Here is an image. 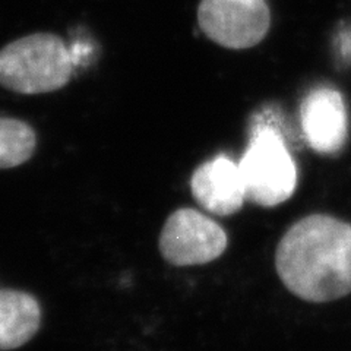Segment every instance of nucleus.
Masks as SVG:
<instances>
[{
  "mask_svg": "<svg viewBox=\"0 0 351 351\" xmlns=\"http://www.w3.org/2000/svg\"><path fill=\"white\" fill-rule=\"evenodd\" d=\"M277 272L298 298L322 303L351 293V226L328 215L295 223L281 239Z\"/></svg>",
  "mask_w": 351,
  "mask_h": 351,
  "instance_id": "nucleus-1",
  "label": "nucleus"
},
{
  "mask_svg": "<svg viewBox=\"0 0 351 351\" xmlns=\"http://www.w3.org/2000/svg\"><path fill=\"white\" fill-rule=\"evenodd\" d=\"M73 60L63 40L51 32L18 38L0 50V86L16 94L58 91L72 78Z\"/></svg>",
  "mask_w": 351,
  "mask_h": 351,
  "instance_id": "nucleus-2",
  "label": "nucleus"
},
{
  "mask_svg": "<svg viewBox=\"0 0 351 351\" xmlns=\"http://www.w3.org/2000/svg\"><path fill=\"white\" fill-rule=\"evenodd\" d=\"M247 201L277 206L294 193L298 170L285 138L269 126L252 128L249 145L239 161Z\"/></svg>",
  "mask_w": 351,
  "mask_h": 351,
  "instance_id": "nucleus-3",
  "label": "nucleus"
},
{
  "mask_svg": "<svg viewBox=\"0 0 351 351\" xmlns=\"http://www.w3.org/2000/svg\"><path fill=\"white\" fill-rule=\"evenodd\" d=\"M197 24L218 46L245 50L265 38L271 12L265 0H201Z\"/></svg>",
  "mask_w": 351,
  "mask_h": 351,
  "instance_id": "nucleus-4",
  "label": "nucleus"
},
{
  "mask_svg": "<svg viewBox=\"0 0 351 351\" xmlns=\"http://www.w3.org/2000/svg\"><path fill=\"white\" fill-rule=\"evenodd\" d=\"M227 247V234L213 218L192 210L174 211L162 227L160 252L176 267L204 265L217 259Z\"/></svg>",
  "mask_w": 351,
  "mask_h": 351,
  "instance_id": "nucleus-5",
  "label": "nucleus"
},
{
  "mask_svg": "<svg viewBox=\"0 0 351 351\" xmlns=\"http://www.w3.org/2000/svg\"><path fill=\"white\" fill-rule=\"evenodd\" d=\"M304 141L313 151L332 156L348 138V114L343 95L329 86L315 88L300 107Z\"/></svg>",
  "mask_w": 351,
  "mask_h": 351,
  "instance_id": "nucleus-6",
  "label": "nucleus"
},
{
  "mask_svg": "<svg viewBox=\"0 0 351 351\" xmlns=\"http://www.w3.org/2000/svg\"><path fill=\"white\" fill-rule=\"evenodd\" d=\"M191 191L205 211L223 217L237 213L247 199L239 162L224 154L204 162L193 171Z\"/></svg>",
  "mask_w": 351,
  "mask_h": 351,
  "instance_id": "nucleus-7",
  "label": "nucleus"
},
{
  "mask_svg": "<svg viewBox=\"0 0 351 351\" xmlns=\"http://www.w3.org/2000/svg\"><path fill=\"white\" fill-rule=\"evenodd\" d=\"M41 309L31 294L0 290V350H14L27 344L40 328Z\"/></svg>",
  "mask_w": 351,
  "mask_h": 351,
  "instance_id": "nucleus-8",
  "label": "nucleus"
},
{
  "mask_svg": "<svg viewBox=\"0 0 351 351\" xmlns=\"http://www.w3.org/2000/svg\"><path fill=\"white\" fill-rule=\"evenodd\" d=\"M37 148V134L27 122L0 116V170L27 162Z\"/></svg>",
  "mask_w": 351,
  "mask_h": 351,
  "instance_id": "nucleus-9",
  "label": "nucleus"
}]
</instances>
